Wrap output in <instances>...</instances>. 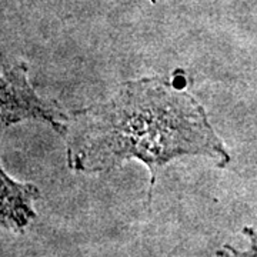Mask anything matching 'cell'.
Here are the masks:
<instances>
[{
  "instance_id": "obj_1",
  "label": "cell",
  "mask_w": 257,
  "mask_h": 257,
  "mask_svg": "<svg viewBox=\"0 0 257 257\" xmlns=\"http://www.w3.org/2000/svg\"><path fill=\"white\" fill-rule=\"evenodd\" d=\"M66 136L76 172L110 170L128 159L146 163L149 199L159 169L176 157L202 155L220 167L230 160L202 104L162 77L124 83L109 101L76 111Z\"/></svg>"
},
{
  "instance_id": "obj_4",
  "label": "cell",
  "mask_w": 257,
  "mask_h": 257,
  "mask_svg": "<svg viewBox=\"0 0 257 257\" xmlns=\"http://www.w3.org/2000/svg\"><path fill=\"white\" fill-rule=\"evenodd\" d=\"M243 233H244L246 236H248L250 240H251V247L248 248V251L240 253V251L231 248L230 246H226V248L230 250V251H233V254H237V256H257V233L253 229H250V227H246V229L243 230Z\"/></svg>"
},
{
  "instance_id": "obj_3",
  "label": "cell",
  "mask_w": 257,
  "mask_h": 257,
  "mask_svg": "<svg viewBox=\"0 0 257 257\" xmlns=\"http://www.w3.org/2000/svg\"><path fill=\"white\" fill-rule=\"evenodd\" d=\"M2 207L0 220L3 229L20 231L29 224V221L36 217L33 210V202L39 199L40 193L33 184H22L12 180L2 170Z\"/></svg>"
},
{
  "instance_id": "obj_2",
  "label": "cell",
  "mask_w": 257,
  "mask_h": 257,
  "mask_svg": "<svg viewBox=\"0 0 257 257\" xmlns=\"http://www.w3.org/2000/svg\"><path fill=\"white\" fill-rule=\"evenodd\" d=\"M28 66L22 62L2 64L0 97H2V126L26 119L43 120L57 133L66 136L69 116L55 101L39 97L28 80Z\"/></svg>"
}]
</instances>
